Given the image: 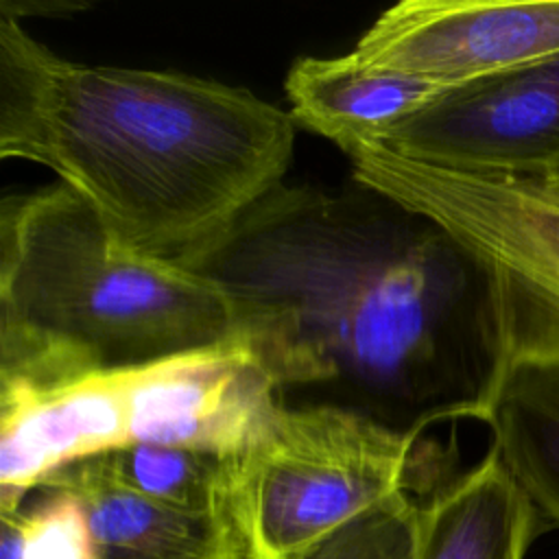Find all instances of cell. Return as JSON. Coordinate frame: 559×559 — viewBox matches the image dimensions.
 Here are the masks:
<instances>
[{
  "label": "cell",
  "mask_w": 559,
  "mask_h": 559,
  "mask_svg": "<svg viewBox=\"0 0 559 559\" xmlns=\"http://www.w3.org/2000/svg\"><path fill=\"white\" fill-rule=\"evenodd\" d=\"M179 262L231 297L284 397L314 391L400 430L483 421L509 360L493 271L358 181L280 183Z\"/></svg>",
  "instance_id": "cell-1"
},
{
  "label": "cell",
  "mask_w": 559,
  "mask_h": 559,
  "mask_svg": "<svg viewBox=\"0 0 559 559\" xmlns=\"http://www.w3.org/2000/svg\"><path fill=\"white\" fill-rule=\"evenodd\" d=\"M288 111L214 79L81 63L0 17V157L46 166L122 245L183 260L277 188Z\"/></svg>",
  "instance_id": "cell-2"
},
{
  "label": "cell",
  "mask_w": 559,
  "mask_h": 559,
  "mask_svg": "<svg viewBox=\"0 0 559 559\" xmlns=\"http://www.w3.org/2000/svg\"><path fill=\"white\" fill-rule=\"evenodd\" d=\"M240 334L231 297L116 240L63 183L0 203V389H48Z\"/></svg>",
  "instance_id": "cell-3"
},
{
  "label": "cell",
  "mask_w": 559,
  "mask_h": 559,
  "mask_svg": "<svg viewBox=\"0 0 559 559\" xmlns=\"http://www.w3.org/2000/svg\"><path fill=\"white\" fill-rule=\"evenodd\" d=\"M227 459V509L240 526L245 559H304L365 511L430 487L445 454L426 430L284 402Z\"/></svg>",
  "instance_id": "cell-4"
},
{
  "label": "cell",
  "mask_w": 559,
  "mask_h": 559,
  "mask_svg": "<svg viewBox=\"0 0 559 559\" xmlns=\"http://www.w3.org/2000/svg\"><path fill=\"white\" fill-rule=\"evenodd\" d=\"M81 459L131 443L234 454L284 404L253 345L231 338L148 362L92 371L52 389Z\"/></svg>",
  "instance_id": "cell-5"
},
{
  "label": "cell",
  "mask_w": 559,
  "mask_h": 559,
  "mask_svg": "<svg viewBox=\"0 0 559 559\" xmlns=\"http://www.w3.org/2000/svg\"><path fill=\"white\" fill-rule=\"evenodd\" d=\"M352 179L441 225L496 275L509 356L559 352V199L539 181L448 170L380 144L345 151Z\"/></svg>",
  "instance_id": "cell-6"
},
{
  "label": "cell",
  "mask_w": 559,
  "mask_h": 559,
  "mask_svg": "<svg viewBox=\"0 0 559 559\" xmlns=\"http://www.w3.org/2000/svg\"><path fill=\"white\" fill-rule=\"evenodd\" d=\"M371 144L448 170L544 181L559 173V52L450 87Z\"/></svg>",
  "instance_id": "cell-7"
},
{
  "label": "cell",
  "mask_w": 559,
  "mask_h": 559,
  "mask_svg": "<svg viewBox=\"0 0 559 559\" xmlns=\"http://www.w3.org/2000/svg\"><path fill=\"white\" fill-rule=\"evenodd\" d=\"M559 52V0H404L382 11L349 50L376 70L443 90Z\"/></svg>",
  "instance_id": "cell-8"
},
{
  "label": "cell",
  "mask_w": 559,
  "mask_h": 559,
  "mask_svg": "<svg viewBox=\"0 0 559 559\" xmlns=\"http://www.w3.org/2000/svg\"><path fill=\"white\" fill-rule=\"evenodd\" d=\"M37 489L74 498L87 520L96 559H245L231 511L197 513L151 500L116 480L90 456L52 472Z\"/></svg>",
  "instance_id": "cell-9"
},
{
  "label": "cell",
  "mask_w": 559,
  "mask_h": 559,
  "mask_svg": "<svg viewBox=\"0 0 559 559\" xmlns=\"http://www.w3.org/2000/svg\"><path fill=\"white\" fill-rule=\"evenodd\" d=\"M286 96L297 127L347 146L371 142L445 92L428 81L341 57H301L288 68Z\"/></svg>",
  "instance_id": "cell-10"
},
{
  "label": "cell",
  "mask_w": 559,
  "mask_h": 559,
  "mask_svg": "<svg viewBox=\"0 0 559 559\" xmlns=\"http://www.w3.org/2000/svg\"><path fill=\"white\" fill-rule=\"evenodd\" d=\"M539 515L493 448L421 500L417 559H524Z\"/></svg>",
  "instance_id": "cell-11"
},
{
  "label": "cell",
  "mask_w": 559,
  "mask_h": 559,
  "mask_svg": "<svg viewBox=\"0 0 559 559\" xmlns=\"http://www.w3.org/2000/svg\"><path fill=\"white\" fill-rule=\"evenodd\" d=\"M483 421L537 515L559 526V352L511 354Z\"/></svg>",
  "instance_id": "cell-12"
},
{
  "label": "cell",
  "mask_w": 559,
  "mask_h": 559,
  "mask_svg": "<svg viewBox=\"0 0 559 559\" xmlns=\"http://www.w3.org/2000/svg\"><path fill=\"white\" fill-rule=\"evenodd\" d=\"M96 456L116 480L151 500L197 513L227 509V456L155 443H131Z\"/></svg>",
  "instance_id": "cell-13"
},
{
  "label": "cell",
  "mask_w": 559,
  "mask_h": 559,
  "mask_svg": "<svg viewBox=\"0 0 559 559\" xmlns=\"http://www.w3.org/2000/svg\"><path fill=\"white\" fill-rule=\"evenodd\" d=\"M421 500L397 493L319 542L304 559H417Z\"/></svg>",
  "instance_id": "cell-14"
},
{
  "label": "cell",
  "mask_w": 559,
  "mask_h": 559,
  "mask_svg": "<svg viewBox=\"0 0 559 559\" xmlns=\"http://www.w3.org/2000/svg\"><path fill=\"white\" fill-rule=\"evenodd\" d=\"M22 511L24 559H96L81 504L61 491Z\"/></svg>",
  "instance_id": "cell-15"
},
{
  "label": "cell",
  "mask_w": 559,
  "mask_h": 559,
  "mask_svg": "<svg viewBox=\"0 0 559 559\" xmlns=\"http://www.w3.org/2000/svg\"><path fill=\"white\" fill-rule=\"evenodd\" d=\"M22 507H0V559H24Z\"/></svg>",
  "instance_id": "cell-16"
},
{
  "label": "cell",
  "mask_w": 559,
  "mask_h": 559,
  "mask_svg": "<svg viewBox=\"0 0 559 559\" xmlns=\"http://www.w3.org/2000/svg\"><path fill=\"white\" fill-rule=\"evenodd\" d=\"M550 194H555L557 199H559V173H555V175H550L548 179H544V181H539Z\"/></svg>",
  "instance_id": "cell-17"
}]
</instances>
